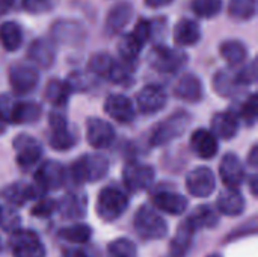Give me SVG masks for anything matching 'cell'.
Instances as JSON below:
<instances>
[{
  "label": "cell",
  "mask_w": 258,
  "mask_h": 257,
  "mask_svg": "<svg viewBox=\"0 0 258 257\" xmlns=\"http://www.w3.org/2000/svg\"><path fill=\"white\" fill-rule=\"evenodd\" d=\"M70 177L74 183L82 185L86 182H98L109 173V161L101 155H83L80 159L71 164Z\"/></svg>",
  "instance_id": "obj_1"
},
{
  "label": "cell",
  "mask_w": 258,
  "mask_h": 257,
  "mask_svg": "<svg viewBox=\"0 0 258 257\" xmlns=\"http://www.w3.org/2000/svg\"><path fill=\"white\" fill-rule=\"evenodd\" d=\"M192 123V115L187 111H177L174 114H171L169 117H166L162 123H159L150 136V144L153 147H160L165 144H169L171 141L180 138L186 129L189 127V124Z\"/></svg>",
  "instance_id": "obj_2"
},
{
  "label": "cell",
  "mask_w": 258,
  "mask_h": 257,
  "mask_svg": "<svg viewBox=\"0 0 258 257\" xmlns=\"http://www.w3.org/2000/svg\"><path fill=\"white\" fill-rule=\"evenodd\" d=\"M133 226L138 235L145 241H159L168 233V223L165 218L159 214V211L147 204L139 208L135 214Z\"/></svg>",
  "instance_id": "obj_3"
},
{
  "label": "cell",
  "mask_w": 258,
  "mask_h": 257,
  "mask_svg": "<svg viewBox=\"0 0 258 257\" xmlns=\"http://www.w3.org/2000/svg\"><path fill=\"white\" fill-rule=\"evenodd\" d=\"M127 206L128 197L124 191H121L116 186H106L100 191L97 197L95 211L103 221L112 223L116 221L125 212Z\"/></svg>",
  "instance_id": "obj_4"
},
{
  "label": "cell",
  "mask_w": 258,
  "mask_h": 257,
  "mask_svg": "<svg viewBox=\"0 0 258 257\" xmlns=\"http://www.w3.org/2000/svg\"><path fill=\"white\" fill-rule=\"evenodd\" d=\"M148 62L154 70L160 73H175L186 65L187 55L178 48H172L165 44H154L150 52Z\"/></svg>",
  "instance_id": "obj_5"
},
{
  "label": "cell",
  "mask_w": 258,
  "mask_h": 257,
  "mask_svg": "<svg viewBox=\"0 0 258 257\" xmlns=\"http://www.w3.org/2000/svg\"><path fill=\"white\" fill-rule=\"evenodd\" d=\"M48 126H50L48 144H50V147L53 150L67 151V150H71L76 145L77 136L70 129L67 117L62 112L53 111L50 114V117H48Z\"/></svg>",
  "instance_id": "obj_6"
},
{
  "label": "cell",
  "mask_w": 258,
  "mask_h": 257,
  "mask_svg": "<svg viewBox=\"0 0 258 257\" xmlns=\"http://www.w3.org/2000/svg\"><path fill=\"white\" fill-rule=\"evenodd\" d=\"M51 41L63 45H82L86 41V27L71 18H59L50 26Z\"/></svg>",
  "instance_id": "obj_7"
},
{
  "label": "cell",
  "mask_w": 258,
  "mask_h": 257,
  "mask_svg": "<svg viewBox=\"0 0 258 257\" xmlns=\"http://www.w3.org/2000/svg\"><path fill=\"white\" fill-rule=\"evenodd\" d=\"M14 257H45V247L32 230H14L9 238Z\"/></svg>",
  "instance_id": "obj_8"
},
{
  "label": "cell",
  "mask_w": 258,
  "mask_h": 257,
  "mask_svg": "<svg viewBox=\"0 0 258 257\" xmlns=\"http://www.w3.org/2000/svg\"><path fill=\"white\" fill-rule=\"evenodd\" d=\"M9 83L15 94L26 95L38 86L39 73L33 65L15 64L9 70Z\"/></svg>",
  "instance_id": "obj_9"
},
{
  "label": "cell",
  "mask_w": 258,
  "mask_h": 257,
  "mask_svg": "<svg viewBox=\"0 0 258 257\" xmlns=\"http://www.w3.org/2000/svg\"><path fill=\"white\" fill-rule=\"evenodd\" d=\"M67 180V170L62 164L54 161H45L41 164L38 171L35 173L33 182L44 191H56L63 186Z\"/></svg>",
  "instance_id": "obj_10"
},
{
  "label": "cell",
  "mask_w": 258,
  "mask_h": 257,
  "mask_svg": "<svg viewBox=\"0 0 258 257\" xmlns=\"http://www.w3.org/2000/svg\"><path fill=\"white\" fill-rule=\"evenodd\" d=\"M122 180L130 192H139L151 186L154 182V170L145 164L128 162L122 170Z\"/></svg>",
  "instance_id": "obj_11"
},
{
  "label": "cell",
  "mask_w": 258,
  "mask_h": 257,
  "mask_svg": "<svg viewBox=\"0 0 258 257\" xmlns=\"http://www.w3.org/2000/svg\"><path fill=\"white\" fill-rule=\"evenodd\" d=\"M186 188L190 195L198 198H206L213 194L216 188V177L210 168L198 167L187 174Z\"/></svg>",
  "instance_id": "obj_12"
},
{
  "label": "cell",
  "mask_w": 258,
  "mask_h": 257,
  "mask_svg": "<svg viewBox=\"0 0 258 257\" xmlns=\"http://www.w3.org/2000/svg\"><path fill=\"white\" fill-rule=\"evenodd\" d=\"M166 91L159 85H147L136 95L138 111L144 115H154L166 106Z\"/></svg>",
  "instance_id": "obj_13"
},
{
  "label": "cell",
  "mask_w": 258,
  "mask_h": 257,
  "mask_svg": "<svg viewBox=\"0 0 258 257\" xmlns=\"http://www.w3.org/2000/svg\"><path fill=\"white\" fill-rule=\"evenodd\" d=\"M14 150H15L17 164L21 168L33 167L41 159V155H42L41 144L27 133H21L14 139Z\"/></svg>",
  "instance_id": "obj_14"
},
{
  "label": "cell",
  "mask_w": 258,
  "mask_h": 257,
  "mask_svg": "<svg viewBox=\"0 0 258 257\" xmlns=\"http://www.w3.org/2000/svg\"><path fill=\"white\" fill-rule=\"evenodd\" d=\"M86 141L94 148H107L115 141V129L106 120L92 117L86 120Z\"/></svg>",
  "instance_id": "obj_15"
},
{
  "label": "cell",
  "mask_w": 258,
  "mask_h": 257,
  "mask_svg": "<svg viewBox=\"0 0 258 257\" xmlns=\"http://www.w3.org/2000/svg\"><path fill=\"white\" fill-rule=\"evenodd\" d=\"M133 15H135V8L130 2L122 0V2L115 3L106 15V21H104L106 33L109 36L118 35L119 32L125 29V26L133 18Z\"/></svg>",
  "instance_id": "obj_16"
},
{
  "label": "cell",
  "mask_w": 258,
  "mask_h": 257,
  "mask_svg": "<svg viewBox=\"0 0 258 257\" xmlns=\"http://www.w3.org/2000/svg\"><path fill=\"white\" fill-rule=\"evenodd\" d=\"M106 114L121 124H128L136 117V109L133 101L122 94H110L104 101Z\"/></svg>",
  "instance_id": "obj_17"
},
{
  "label": "cell",
  "mask_w": 258,
  "mask_h": 257,
  "mask_svg": "<svg viewBox=\"0 0 258 257\" xmlns=\"http://www.w3.org/2000/svg\"><path fill=\"white\" fill-rule=\"evenodd\" d=\"M29 61L42 70H48L56 61V47L54 42L48 38H36L30 42L27 48Z\"/></svg>",
  "instance_id": "obj_18"
},
{
  "label": "cell",
  "mask_w": 258,
  "mask_h": 257,
  "mask_svg": "<svg viewBox=\"0 0 258 257\" xmlns=\"http://www.w3.org/2000/svg\"><path fill=\"white\" fill-rule=\"evenodd\" d=\"M219 176L227 189H237L245 180V168L242 161L234 153H227L219 164Z\"/></svg>",
  "instance_id": "obj_19"
},
{
  "label": "cell",
  "mask_w": 258,
  "mask_h": 257,
  "mask_svg": "<svg viewBox=\"0 0 258 257\" xmlns=\"http://www.w3.org/2000/svg\"><path fill=\"white\" fill-rule=\"evenodd\" d=\"M45 192L33 182V183H24V182H17L9 185L3 191V198L12 204V206H23L29 200H36L44 197Z\"/></svg>",
  "instance_id": "obj_20"
},
{
  "label": "cell",
  "mask_w": 258,
  "mask_h": 257,
  "mask_svg": "<svg viewBox=\"0 0 258 257\" xmlns=\"http://www.w3.org/2000/svg\"><path fill=\"white\" fill-rule=\"evenodd\" d=\"M174 95L186 103L201 101L204 97V86L201 79L192 73L183 74L174 86Z\"/></svg>",
  "instance_id": "obj_21"
},
{
  "label": "cell",
  "mask_w": 258,
  "mask_h": 257,
  "mask_svg": "<svg viewBox=\"0 0 258 257\" xmlns=\"http://www.w3.org/2000/svg\"><path fill=\"white\" fill-rule=\"evenodd\" d=\"M153 206L169 215H183L187 209V198L174 191H159L153 195Z\"/></svg>",
  "instance_id": "obj_22"
},
{
  "label": "cell",
  "mask_w": 258,
  "mask_h": 257,
  "mask_svg": "<svg viewBox=\"0 0 258 257\" xmlns=\"http://www.w3.org/2000/svg\"><path fill=\"white\" fill-rule=\"evenodd\" d=\"M212 133L215 135L216 139H222V141H228L233 139L237 135L239 130V118L234 112L231 111H225V112H218L213 115L212 123Z\"/></svg>",
  "instance_id": "obj_23"
},
{
  "label": "cell",
  "mask_w": 258,
  "mask_h": 257,
  "mask_svg": "<svg viewBox=\"0 0 258 257\" xmlns=\"http://www.w3.org/2000/svg\"><path fill=\"white\" fill-rule=\"evenodd\" d=\"M190 148L201 159H213L218 155L219 144L210 130L197 129L190 136Z\"/></svg>",
  "instance_id": "obj_24"
},
{
  "label": "cell",
  "mask_w": 258,
  "mask_h": 257,
  "mask_svg": "<svg viewBox=\"0 0 258 257\" xmlns=\"http://www.w3.org/2000/svg\"><path fill=\"white\" fill-rule=\"evenodd\" d=\"M197 230L194 229V226L187 221V218L178 226L175 236L171 239L169 244V257H184L194 242V236H195Z\"/></svg>",
  "instance_id": "obj_25"
},
{
  "label": "cell",
  "mask_w": 258,
  "mask_h": 257,
  "mask_svg": "<svg viewBox=\"0 0 258 257\" xmlns=\"http://www.w3.org/2000/svg\"><path fill=\"white\" fill-rule=\"evenodd\" d=\"M245 211V198L239 189H227L216 200V212L225 217H239Z\"/></svg>",
  "instance_id": "obj_26"
},
{
  "label": "cell",
  "mask_w": 258,
  "mask_h": 257,
  "mask_svg": "<svg viewBox=\"0 0 258 257\" xmlns=\"http://www.w3.org/2000/svg\"><path fill=\"white\" fill-rule=\"evenodd\" d=\"M88 200L83 192H70L57 201V211L68 220H80L86 214Z\"/></svg>",
  "instance_id": "obj_27"
},
{
  "label": "cell",
  "mask_w": 258,
  "mask_h": 257,
  "mask_svg": "<svg viewBox=\"0 0 258 257\" xmlns=\"http://www.w3.org/2000/svg\"><path fill=\"white\" fill-rule=\"evenodd\" d=\"M201 39V27L198 21L190 18H181L174 27V41L180 47L195 45Z\"/></svg>",
  "instance_id": "obj_28"
},
{
  "label": "cell",
  "mask_w": 258,
  "mask_h": 257,
  "mask_svg": "<svg viewBox=\"0 0 258 257\" xmlns=\"http://www.w3.org/2000/svg\"><path fill=\"white\" fill-rule=\"evenodd\" d=\"M42 109L35 101H15L11 111L9 123L12 124H33L41 118Z\"/></svg>",
  "instance_id": "obj_29"
},
{
  "label": "cell",
  "mask_w": 258,
  "mask_h": 257,
  "mask_svg": "<svg viewBox=\"0 0 258 257\" xmlns=\"http://www.w3.org/2000/svg\"><path fill=\"white\" fill-rule=\"evenodd\" d=\"M242 86L236 80V73L230 68L219 70L213 77V89L221 97H233Z\"/></svg>",
  "instance_id": "obj_30"
},
{
  "label": "cell",
  "mask_w": 258,
  "mask_h": 257,
  "mask_svg": "<svg viewBox=\"0 0 258 257\" xmlns=\"http://www.w3.org/2000/svg\"><path fill=\"white\" fill-rule=\"evenodd\" d=\"M219 53L228 62V65L236 67L246 61L248 47L239 39H227L219 45Z\"/></svg>",
  "instance_id": "obj_31"
},
{
  "label": "cell",
  "mask_w": 258,
  "mask_h": 257,
  "mask_svg": "<svg viewBox=\"0 0 258 257\" xmlns=\"http://www.w3.org/2000/svg\"><path fill=\"white\" fill-rule=\"evenodd\" d=\"M45 100L56 106V108H62L68 103V98L71 95L70 88L67 86L65 80L60 79H50L48 83L45 85V91H44Z\"/></svg>",
  "instance_id": "obj_32"
},
{
  "label": "cell",
  "mask_w": 258,
  "mask_h": 257,
  "mask_svg": "<svg viewBox=\"0 0 258 257\" xmlns=\"http://www.w3.org/2000/svg\"><path fill=\"white\" fill-rule=\"evenodd\" d=\"M0 42L8 52H15L23 44V30L15 21H5L0 24Z\"/></svg>",
  "instance_id": "obj_33"
},
{
  "label": "cell",
  "mask_w": 258,
  "mask_h": 257,
  "mask_svg": "<svg viewBox=\"0 0 258 257\" xmlns=\"http://www.w3.org/2000/svg\"><path fill=\"white\" fill-rule=\"evenodd\" d=\"M187 221L194 226L197 232L201 229H212L218 224L219 214L210 206H200L187 217Z\"/></svg>",
  "instance_id": "obj_34"
},
{
  "label": "cell",
  "mask_w": 258,
  "mask_h": 257,
  "mask_svg": "<svg viewBox=\"0 0 258 257\" xmlns=\"http://www.w3.org/2000/svg\"><path fill=\"white\" fill-rule=\"evenodd\" d=\"M257 12V0H230L228 15L237 21H248Z\"/></svg>",
  "instance_id": "obj_35"
},
{
  "label": "cell",
  "mask_w": 258,
  "mask_h": 257,
  "mask_svg": "<svg viewBox=\"0 0 258 257\" xmlns=\"http://www.w3.org/2000/svg\"><path fill=\"white\" fill-rule=\"evenodd\" d=\"M142 48L144 47L132 36V33L124 35L119 39V42H118V53L121 56V61L127 62V64H133L135 65V62L139 58Z\"/></svg>",
  "instance_id": "obj_36"
},
{
  "label": "cell",
  "mask_w": 258,
  "mask_h": 257,
  "mask_svg": "<svg viewBox=\"0 0 258 257\" xmlns=\"http://www.w3.org/2000/svg\"><path fill=\"white\" fill-rule=\"evenodd\" d=\"M115 64V59L106 53V52H98L95 55L91 56L89 59V64H88V68H89V73L92 76H101V77H109L110 71H112V67Z\"/></svg>",
  "instance_id": "obj_37"
},
{
  "label": "cell",
  "mask_w": 258,
  "mask_h": 257,
  "mask_svg": "<svg viewBox=\"0 0 258 257\" xmlns=\"http://www.w3.org/2000/svg\"><path fill=\"white\" fill-rule=\"evenodd\" d=\"M59 235H60V238H63L68 242H73V244H85V242H88L91 239L92 230H91L89 226L82 224V223H77V224H73L70 227L62 229Z\"/></svg>",
  "instance_id": "obj_38"
},
{
  "label": "cell",
  "mask_w": 258,
  "mask_h": 257,
  "mask_svg": "<svg viewBox=\"0 0 258 257\" xmlns=\"http://www.w3.org/2000/svg\"><path fill=\"white\" fill-rule=\"evenodd\" d=\"M190 8L200 18H213L221 14L224 8L222 0H192Z\"/></svg>",
  "instance_id": "obj_39"
},
{
  "label": "cell",
  "mask_w": 258,
  "mask_h": 257,
  "mask_svg": "<svg viewBox=\"0 0 258 257\" xmlns=\"http://www.w3.org/2000/svg\"><path fill=\"white\" fill-rule=\"evenodd\" d=\"M107 257H138V248L133 241L118 238L107 245Z\"/></svg>",
  "instance_id": "obj_40"
},
{
  "label": "cell",
  "mask_w": 258,
  "mask_h": 257,
  "mask_svg": "<svg viewBox=\"0 0 258 257\" xmlns=\"http://www.w3.org/2000/svg\"><path fill=\"white\" fill-rule=\"evenodd\" d=\"M133 64H127V62H116L112 67V71L109 74V80L118 85H128L133 80Z\"/></svg>",
  "instance_id": "obj_41"
},
{
  "label": "cell",
  "mask_w": 258,
  "mask_h": 257,
  "mask_svg": "<svg viewBox=\"0 0 258 257\" xmlns=\"http://www.w3.org/2000/svg\"><path fill=\"white\" fill-rule=\"evenodd\" d=\"M67 86L70 88L71 94L73 92H85L88 89H91L94 79L91 73H83V71H73L68 79L65 80Z\"/></svg>",
  "instance_id": "obj_42"
},
{
  "label": "cell",
  "mask_w": 258,
  "mask_h": 257,
  "mask_svg": "<svg viewBox=\"0 0 258 257\" xmlns=\"http://www.w3.org/2000/svg\"><path fill=\"white\" fill-rule=\"evenodd\" d=\"M239 117L248 124V126H254L257 121L258 117V97L257 94H251L243 105L239 109Z\"/></svg>",
  "instance_id": "obj_43"
},
{
  "label": "cell",
  "mask_w": 258,
  "mask_h": 257,
  "mask_svg": "<svg viewBox=\"0 0 258 257\" xmlns=\"http://www.w3.org/2000/svg\"><path fill=\"white\" fill-rule=\"evenodd\" d=\"M59 0H21L23 9L29 14H47L57 6Z\"/></svg>",
  "instance_id": "obj_44"
},
{
  "label": "cell",
  "mask_w": 258,
  "mask_h": 257,
  "mask_svg": "<svg viewBox=\"0 0 258 257\" xmlns=\"http://www.w3.org/2000/svg\"><path fill=\"white\" fill-rule=\"evenodd\" d=\"M257 59L248 62L243 68L236 71V80L240 86H249L257 82Z\"/></svg>",
  "instance_id": "obj_45"
},
{
  "label": "cell",
  "mask_w": 258,
  "mask_h": 257,
  "mask_svg": "<svg viewBox=\"0 0 258 257\" xmlns=\"http://www.w3.org/2000/svg\"><path fill=\"white\" fill-rule=\"evenodd\" d=\"M54 211H57V201H54L48 197H41L32 208V215L38 217V218H47Z\"/></svg>",
  "instance_id": "obj_46"
},
{
  "label": "cell",
  "mask_w": 258,
  "mask_h": 257,
  "mask_svg": "<svg viewBox=\"0 0 258 257\" xmlns=\"http://www.w3.org/2000/svg\"><path fill=\"white\" fill-rule=\"evenodd\" d=\"M255 233H257V218L254 217L249 221H246L242 226L231 230V233L225 238V242H231V241H236V239H240L245 236H252Z\"/></svg>",
  "instance_id": "obj_47"
},
{
  "label": "cell",
  "mask_w": 258,
  "mask_h": 257,
  "mask_svg": "<svg viewBox=\"0 0 258 257\" xmlns=\"http://www.w3.org/2000/svg\"><path fill=\"white\" fill-rule=\"evenodd\" d=\"M130 33H132V36H133L142 47H145V44L151 39V23H150V20L141 18V20L136 23L133 32H130Z\"/></svg>",
  "instance_id": "obj_48"
},
{
  "label": "cell",
  "mask_w": 258,
  "mask_h": 257,
  "mask_svg": "<svg viewBox=\"0 0 258 257\" xmlns=\"http://www.w3.org/2000/svg\"><path fill=\"white\" fill-rule=\"evenodd\" d=\"M174 0H144L145 6L151 8V9H157V8H163V6H168L171 5Z\"/></svg>",
  "instance_id": "obj_49"
},
{
  "label": "cell",
  "mask_w": 258,
  "mask_h": 257,
  "mask_svg": "<svg viewBox=\"0 0 258 257\" xmlns=\"http://www.w3.org/2000/svg\"><path fill=\"white\" fill-rule=\"evenodd\" d=\"M248 162H249V165L255 170L258 165V147L257 145H254L252 148H251V151H249V156H248Z\"/></svg>",
  "instance_id": "obj_50"
},
{
  "label": "cell",
  "mask_w": 258,
  "mask_h": 257,
  "mask_svg": "<svg viewBox=\"0 0 258 257\" xmlns=\"http://www.w3.org/2000/svg\"><path fill=\"white\" fill-rule=\"evenodd\" d=\"M60 257H88V256H86V253H85V251H82V250L70 248V250H65Z\"/></svg>",
  "instance_id": "obj_51"
},
{
  "label": "cell",
  "mask_w": 258,
  "mask_h": 257,
  "mask_svg": "<svg viewBox=\"0 0 258 257\" xmlns=\"http://www.w3.org/2000/svg\"><path fill=\"white\" fill-rule=\"evenodd\" d=\"M12 5H14V0H0V17L8 14Z\"/></svg>",
  "instance_id": "obj_52"
},
{
  "label": "cell",
  "mask_w": 258,
  "mask_h": 257,
  "mask_svg": "<svg viewBox=\"0 0 258 257\" xmlns=\"http://www.w3.org/2000/svg\"><path fill=\"white\" fill-rule=\"evenodd\" d=\"M258 177L257 174H252L251 177H249V188H251V194L254 195V197H257L258 195Z\"/></svg>",
  "instance_id": "obj_53"
},
{
  "label": "cell",
  "mask_w": 258,
  "mask_h": 257,
  "mask_svg": "<svg viewBox=\"0 0 258 257\" xmlns=\"http://www.w3.org/2000/svg\"><path fill=\"white\" fill-rule=\"evenodd\" d=\"M6 126H8V123H6V121L3 120V117L0 115V135L6 130Z\"/></svg>",
  "instance_id": "obj_54"
},
{
  "label": "cell",
  "mask_w": 258,
  "mask_h": 257,
  "mask_svg": "<svg viewBox=\"0 0 258 257\" xmlns=\"http://www.w3.org/2000/svg\"><path fill=\"white\" fill-rule=\"evenodd\" d=\"M207 257H222V256H219L218 253H213V254H209V256H207Z\"/></svg>",
  "instance_id": "obj_55"
},
{
  "label": "cell",
  "mask_w": 258,
  "mask_h": 257,
  "mask_svg": "<svg viewBox=\"0 0 258 257\" xmlns=\"http://www.w3.org/2000/svg\"><path fill=\"white\" fill-rule=\"evenodd\" d=\"M2 214H3V212H2V209H0V218H2Z\"/></svg>",
  "instance_id": "obj_56"
},
{
  "label": "cell",
  "mask_w": 258,
  "mask_h": 257,
  "mask_svg": "<svg viewBox=\"0 0 258 257\" xmlns=\"http://www.w3.org/2000/svg\"><path fill=\"white\" fill-rule=\"evenodd\" d=\"M0 250H2V239H0Z\"/></svg>",
  "instance_id": "obj_57"
}]
</instances>
